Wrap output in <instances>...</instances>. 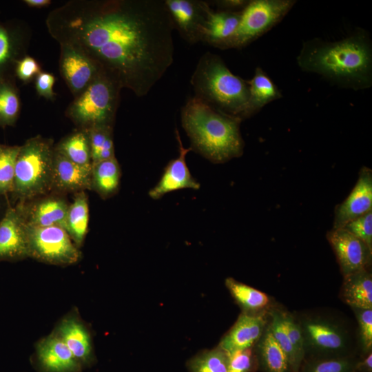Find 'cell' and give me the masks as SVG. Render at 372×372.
<instances>
[{
    "label": "cell",
    "mask_w": 372,
    "mask_h": 372,
    "mask_svg": "<svg viewBox=\"0 0 372 372\" xmlns=\"http://www.w3.org/2000/svg\"><path fill=\"white\" fill-rule=\"evenodd\" d=\"M50 36L92 60L121 88L147 95L174 61L164 1L70 0L45 20Z\"/></svg>",
    "instance_id": "1"
},
{
    "label": "cell",
    "mask_w": 372,
    "mask_h": 372,
    "mask_svg": "<svg viewBox=\"0 0 372 372\" xmlns=\"http://www.w3.org/2000/svg\"><path fill=\"white\" fill-rule=\"evenodd\" d=\"M297 64L304 72L317 74L332 84L353 90L372 85V42L369 33L357 28L334 41L313 38L303 42Z\"/></svg>",
    "instance_id": "2"
},
{
    "label": "cell",
    "mask_w": 372,
    "mask_h": 372,
    "mask_svg": "<svg viewBox=\"0 0 372 372\" xmlns=\"http://www.w3.org/2000/svg\"><path fill=\"white\" fill-rule=\"evenodd\" d=\"M180 117L190 147L207 160L223 163L242 154L240 118L218 111L195 96L182 107Z\"/></svg>",
    "instance_id": "3"
},
{
    "label": "cell",
    "mask_w": 372,
    "mask_h": 372,
    "mask_svg": "<svg viewBox=\"0 0 372 372\" xmlns=\"http://www.w3.org/2000/svg\"><path fill=\"white\" fill-rule=\"evenodd\" d=\"M191 84L195 97L218 111L240 118L247 103L249 86L247 81L229 70L220 56L205 53L196 65Z\"/></svg>",
    "instance_id": "4"
},
{
    "label": "cell",
    "mask_w": 372,
    "mask_h": 372,
    "mask_svg": "<svg viewBox=\"0 0 372 372\" xmlns=\"http://www.w3.org/2000/svg\"><path fill=\"white\" fill-rule=\"evenodd\" d=\"M54 149L53 141L41 136L19 146L12 192L15 198L30 199L52 187Z\"/></svg>",
    "instance_id": "5"
},
{
    "label": "cell",
    "mask_w": 372,
    "mask_h": 372,
    "mask_svg": "<svg viewBox=\"0 0 372 372\" xmlns=\"http://www.w3.org/2000/svg\"><path fill=\"white\" fill-rule=\"evenodd\" d=\"M120 85L101 71L87 88L69 105L66 115L81 130L113 127L118 107Z\"/></svg>",
    "instance_id": "6"
},
{
    "label": "cell",
    "mask_w": 372,
    "mask_h": 372,
    "mask_svg": "<svg viewBox=\"0 0 372 372\" xmlns=\"http://www.w3.org/2000/svg\"><path fill=\"white\" fill-rule=\"evenodd\" d=\"M296 0H251L241 11L235 33L223 49L246 47L280 22Z\"/></svg>",
    "instance_id": "7"
},
{
    "label": "cell",
    "mask_w": 372,
    "mask_h": 372,
    "mask_svg": "<svg viewBox=\"0 0 372 372\" xmlns=\"http://www.w3.org/2000/svg\"><path fill=\"white\" fill-rule=\"evenodd\" d=\"M25 225L28 256L56 265H70L79 260L80 253L78 249L62 227H32L25 223Z\"/></svg>",
    "instance_id": "8"
},
{
    "label": "cell",
    "mask_w": 372,
    "mask_h": 372,
    "mask_svg": "<svg viewBox=\"0 0 372 372\" xmlns=\"http://www.w3.org/2000/svg\"><path fill=\"white\" fill-rule=\"evenodd\" d=\"M303 333L305 357L334 358L351 355L345 331L329 320L304 318L299 322Z\"/></svg>",
    "instance_id": "9"
},
{
    "label": "cell",
    "mask_w": 372,
    "mask_h": 372,
    "mask_svg": "<svg viewBox=\"0 0 372 372\" xmlns=\"http://www.w3.org/2000/svg\"><path fill=\"white\" fill-rule=\"evenodd\" d=\"M327 238L344 276L369 268L372 250L362 240L344 228H332Z\"/></svg>",
    "instance_id": "10"
},
{
    "label": "cell",
    "mask_w": 372,
    "mask_h": 372,
    "mask_svg": "<svg viewBox=\"0 0 372 372\" xmlns=\"http://www.w3.org/2000/svg\"><path fill=\"white\" fill-rule=\"evenodd\" d=\"M30 39V30L25 23L0 19V80L15 79L17 63L27 55Z\"/></svg>",
    "instance_id": "11"
},
{
    "label": "cell",
    "mask_w": 372,
    "mask_h": 372,
    "mask_svg": "<svg viewBox=\"0 0 372 372\" xmlns=\"http://www.w3.org/2000/svg\"><path fill=\"white\" fill-rule=\"evenodd\" d=\"M174 27L189 43L201 41L208 3L196 0H165Z\"/></svg>",
    "instance_id": "12"
},
{
    "label": "cell",
    "mask_w": 372,
    "mask_h": 372,
    "mask_svg": "<svg viewBox=\"0 0 372 372\" xmlns=\"http://www.w3.org/2000/svg\"><path fill=\"white\" fill-rule=\"evenodd\" d=\"M59 68L74 97L83 92L101 72L87 56L69 45H61Z\"/></svg>",
    "instance_id": "13"
},
{
    "label": "cell",
    "mask_w": 372,
    "mask_h": 372,
    "mask_svg": "<svg viewBox=\"0 0 372 372\" xmlns=\"http://www.w3.org/2000/svg\"><path fill=\"white\" fill-rule=\"evenodd\" d=\"M28 256L23 217L18 207L10 204L0 220V261H13Z\"/></svg>",
    "instance_id": "14"
},
{
    "label": "cell",
    "mask_w": 372,
    "mask_h": 372,
    "mask_svg": "<svg viewBox=\"0 0 372 372\" xmlns=\"http://www.w3.org/2000/svg\"><path fill=\"white\" fill-rule=\"evenodd\" d=\"M372 211V171L363 167L353 189L335 209L333 229L342 228L348 223Z\"/></svg>",
    "instance_id": "15"
},
{
    "label": "cell",
    "mask_w": 372,
    "mask_h": 372,
    "mask_svg": "<svg viewBox=\"0 0 372 372\" xmlns=\"http://www.w3.org/2000/svg\"><path fill=\"white\" fill-rule=\"evenodd\" d=\"M179 154L176 158L170 161L165 167L157 184L152 188L148 194L150 198L158 200L167 193L182 189H198L200 183L192 176L186 163V155L192 149L185 148L178 132L176 130Z\"/></svg>",
    "instance_id": "16"
},
{
    "label": "cell",
    "mask_w": 372,
    "mask_h": 372,
    "mask_svg": "<svg viewBox=\"0 0 372 372\" xmlns=\"http://www.w3.org/2000/svg\"><path fill=\"white\" fill-rule=\"evenodd\" d=\"M267 324L265 313L239 316L231 329L221 339L218 347L227 355L253 348Z\"/></svg>",
    "instance_id": "17"
},
{
    "label": "cell",
    "mask_w": 372,
    "mask_h": 372,
    "mask_svg": "<svg viewBox=\"0 0 372 372\" xmlns=\"http://www.w3.org/2000/svg\"><path fill=\"white\" fill-rule=\"evenodd\" d=\"M52 187L67 192L92 189V169L81 167L54 149Z\"/></svg>",
    "instance_id": "18"
},
{
    "label": "cell",
    "mask_w": 372,
    "mask_h": 372,
    "mask_svg": "<svg viewBox=\"0 0 372 372\" xmlns=\"http://www.w3.org/2000/svg\"><path fill=\"white\" fill-rule=\"evenodd\" d=\"M202 29L201 41L223 49L238 25L241 12L214 11L208 3Z\"/></svg>",
    "instance_id": "19"
},
{
    "label": "cell",
    "mask_w": 372,
    "mask_h": 372,
    "mask_svg": "<svg viewBox=\"0 0 372 372\" xmlns=\"http://www.w3.org/2000/svg\"><path fill=\"white\" fill-rule=\"evenodd\" d=\"M39 360L48 372H75L79 362L58 335L42 340L37 348Z\"/></svg>",
    "instance_id": "20"
},
{
    "label": "cell",
    "mask_w": 372,
    "mask_h": 372,
    "mask_svg": "<svg viewBox=\"0 0 372 372\" xmlns=\"http://www.w3.org/2000/svg\"><path fill=\"white\" fill-rule=\"evenodd\" d=\"M247 83L249 97L241 120L253 116L269 103L282 97L276 84L260 67L256 68L254 76Z\"/></svg>",
    "instance_id": "21"
},
{
    "label": "cell",
    "mask_w": 372,
    "mask_h": 372,
    "mask_svg": "<svg viewBox=\"0 0 372 372\" xmlns=\"http://www.w3.org/2000/svg\"><path fill=\"white\" fill-rule=\"evenodd\" d=\"M68 207L62 199L50 198L36 203L28 209L25 215L21 214L28 225L39 227L59 226L65 230Z\"/></svg>",
    "instance_id": "22"
},
{
    "label": "cell",
    "mask_w": 372,
    "mask_h": 372,
    "mask_svg": "<svg viewBox=\"0 0 372 372\" xmlns=\"http://www.w3.org/2000/svg\"><path fill=\"white\" fill-rule=\"evenodd\" d=\"M254 347L257 364L262 372H292L288 358L273 337L268 324Z\"/></svg>",
    "instance_id": "23"
},
{
    "label": "cell",
    "mask_w": 372,
    "mask_h": 372,
    "mask_svg": "<svg viewBox=\"0 0 372 372\" xmlns=\"http://www.w3.org/2000/svg\"><path fill=\"white\" fill-rule=\"evenodd\" d=\"M341 293L351 308L372 309V276L369 268L344 276Z\"/></svg>",
    "instance_id": "24"
},
{
    "label": "cell",
    "mask_w": 372,
    "mask_h": 372,
    "mask_svg": "<svg viewBox=\"0 0 372 372\" xmlns=\"http://www.w3.org/2000/svg\"><path fill=\"white\" fill-rule=\"evenodd\" d=\"M58 335L79 362H85L90 358L92 351L90 337L79 320L74 318L63 320L59 327Z\"/></svg>",
    "instance_id": "25"
},
{
    "label": "cell",
    "mask_w": 372,
    "mask_h": 372,
    "mask_svg": "<svg viewBox=\"0 0 372 372\" xmlns=\"http://www.w3.org/2000/svg\"><path fill=\"white\" fill-rule=\"evenodd\" d=\"M225 285L242 313L258 314L265 313L270 303L269 297L264 292L238 282L233 278L225 280Z\"/></svg>",
    "instance_id": "26"
},
{
    "label": "cell",
    "mask_w": 372,
    "mask_h": 372,
    "mask_svg": "<svg viewBox=\"0 0 372 372\" xmlns=\"http://www.w3.org/2000/svg\"><path fill=\"white\" fill-rule=\"evenodd\" d=\"M121 169L115 157L92 165V187L101 197L113 196L118 189Z\"/></svg>",
    "instance_id": "27"
},
{
    "label": "cell",
    "mask_w": 372,
    "mask_h": 372,
    "mask_svg": "<svg viewBox=\"0 0 372 372\" xmlns=\"http://www.w3.org/2000/svg\"><path fill=\"white\" fill-rule=\"evenodd\" d=\"M89 220L87 198L83 192H78L73 203L68 207L65 231L77 246H79L87 231Z\"/></svg>",
    "instance_id": "28"
},
{
    "label": "cell",
    "mask_w": 372,
    "mask_h": 372,
    "mask_svg": "<svg viewBox=\"0 0 372 372\" xmlns=\"http://www.w3.org/2000/svg\"><path fill=\"white\" fill-rule=\"evenodd\" d=\"M55 148L75 164L92 168L90 141L85 130H81L65 137Z\"/></svg>",
    "instance_id": "29"
},
{
    "label": "cell",
    "mask_w": 372,
    "mask_h": 372,
    "mask_svg": "<svg viewBox=\"0 0 372 372\" xmlns=\"http://www.w3.org/2000/svg\"><path fill=\"white\" fill-rule=\"evenodd\" d=\"M21 110V100L15 79L0 80V127L13 126Z\"/></svg>",
    "instance_id": "30"
},
{
    "label": "cell",
    "mask_w": 372,
    "mask_h": 372,
    "mask_svg": "<svg viewBox=\"0 0 372 372\" xmlns=\"http://www.w3.org/2000/svg\"><path fill=\"white\" fill-rule=\"evenodd\" d=\"M357 360L352 356L304 358L299 372H355Z\"/></svg>",
    "instance_id": "31"
},
{
    "label": "cell",
    "mask_w": 372,
    "mask_h": 372,
    "mask_svg": "<svg viewBox=\"0 0 372 372\" xmlns=\"http://www.w3.org/2000/svg\"><path fill=\"white\" fill-rule=\"evenodd\" d=\"M228 355L218 346L198 354L188 362L191 372H227Z\"/></svg>",
    "instance_id": "32"
},
{
    "label": "cell",
    "mask_w": 372,
    "mask_h": 372,
    "mask_svg": "<svg viewBox=\"0 0 372 372\" xmlns=\"http://www.w3.org/2000/svg\"><path fill=\"white\" fill-rule=\"evenodd\" d=\"M270 316L268 325L273 337L286 354L292 372H299L302 363L299 361L285 329L281 311L273 310L270 313Z\"/></svg>",
    "instance_id": "33"
},
{
    "label": "cell",
    "mask_w": 372,
    "mask_h": 372,
    "mask_svg": "<svg viewBox=\"0 0 372 372\" xmlns=\"http://www.w3.org/2000/svg\"><path fill=\"white\" fill-rule=\"evenodd\" d=\"M19 146L0 145V196L13 191L15 162Z\"/></svg>",
    "instance_id": "34"
},
{
    "label": "cell",
    "mask_w": 372,
    "mask_h": 372,
    "mask_svg": "<svg viewBox=\"0 0 372 372\" xmlns=\"http://www.w3.org/2000/svg\"><path fill=\"white\" fill-rule=\"evenodd\" d=\"M286 333L293 345L299 361L302 363L305 358V346L303 333L299 322L292 314L281 311Z\"/></svg>",
    "instance_id": "35"
},
{
    "label": "cell",
    "mask_w": 372,
    "mask_h": 372,
    "mask_svg": "<svg viewBox=\"0 0 372 372\" xmlns=\"http://www.w3.org/2000/svg\"><path fill=\"white\" fill-rule=\"evenodd\" d=\"M351 309L358 322L360 344L364 356L372 351V309Z\"/></svg>",
    "instance_id": "36"
},
{
    "label": "cell",
    "mask_w": 372,
    "mask_h": 372,
    "mask_svg": "<svg viewBox=\"0 0 372 372\" xmlns=\"http://www.w3.org/2000/svg\"><path fill=\"white\" fill-rule=\"evenodd\" d=\"M258 366L253 348L228 355L227 372H252Z\"/></svg>",
    "instance_id": "37"
},
{
    "label": "cell",
    "mask_w": 372,
    "mask_h": 372,
    "mask_svg": "<svg viewBox=\"0 0 372 372\" xmlns=\"http://www.w3.org/2000/svg\"><path fill=\"white\" fill-rule=\"evenodd\" d=\"M342 228L362 240L372 250V211L348 223Z\"/></svg>",
    "instance_id": "38"
},
{
    "label": "cell",
    "mask_w": 372,
    "mask_h": 372,
    "mask_svg": "<svg viewBox=\"0 0 372 372\" xmlns=\"http://www.w3.org/2000/svg\"><path fill=\"white\" fill-rule=\"evenodd\" d=\"M85 130L88 136L92 165L97 162L100 152L107 140L113 134V127L96 126Z\"/></svg>",
    "instance_id": "39"
},
{
    "label": "cell",
    "mask_w": 372,
    "mask_h": 372,
    "mask_svg": "<svg viewBox=\"0 0 372 372\" xmlns=\"http://www.w3.org/2000/svg\"><path fill=\"white\" fill-rule=\"evenodd\" d=\"M41 72L39 63L33 57L26 55L17 63L14 75L23 83H28Z\"/></svg>",
    "instance_id": "40"
},
{
    "label": "cell",
    "mask_w": 372,
    "mask_h": 372,
    "mask_svg": "<svg viewBox=\"0 0 372 372\" xmlns=\"http://www.w3.org/2000/svg\"><path fill=\"white\" fill-rule=\"evenodd\" d=\"M54 82L53 74L41 72L35 78V88L39 96L53 100L55 97L53 90Z\"/></svg>",
    "instance_id": "41"
},
{
    "label": "cell",
    "mask_w": 372,
    "mask_h": 372,
    "mask_svg": "<svg viewBox=\"0 0 372 372\" xmlns=\"http://www.w3.org/2000/svg\"><path fill=\"white\" fill-rule=\"evenodd\" d=\"M218 10L238 12H241L248 4L247 0H219L212 1Z\"/></svg>",
    "instance_id": "42"
},
{
    "label": "cell",
    "mask_w": 372,
    "mask_h": 372,
    "mask_svg": "<svg viewBox=\"0 0 372 372\" xmlns=\"http://www.w3.org/2000/svg\"><path fill=\"white\" fill-rule=\"evenodd\" d=\"M355 372H372V351L364 355L362 360H357Z\"/></svg>",
    "instance_id": "43"
},
{
    "label": "cell",
    "mask_w": 372,
    "mask_h": 372,
    "mask_svg": "<svg viewBox=\"0 0 372 372\" xmlns=\"http://www.w3.org/2000/svg\"><path fill=\"white\" fill-rule=\"evenodd\" d=\"M23 2L29 7L42 8L51 3L50 0H25Z\"/></svg>",
    "instance_id": "44"
},
{
    "label": "cell",
    "mask_w": 372,
    "mask_h": 372,
    "mask_svg": "<svg viewBox=\"0 0 372 372\" xmlns=\"http://www.w3.org/2000/svg\"><path fill=\"white\" fill-rule=\"evenodd\" d=\"M0 207H1V205H0Z\"/></svg>",
    "instance_id": "45"
}]
</instances>
